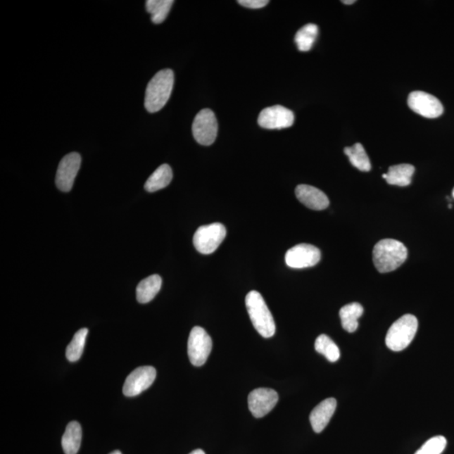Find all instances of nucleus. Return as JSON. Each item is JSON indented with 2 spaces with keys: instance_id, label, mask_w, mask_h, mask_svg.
Listing matches in <instances>:
<instances>
[{
  "instance_id": "nucleus-19",
  "label": "nucleus",
  "mask_w": 454,
  "mask_h": 454,
  "mask_svg": "<svg viewBox=\"0 0 454 454\" xmlns=\"http://www.w3.org/2000/svg\"><path fill=\"white\" fill-rule=\"evenodd\" d=\"M172 179V168L168 164H163L153 172L146 180L144 188L146 191L153 193L166 188Z\"/></svg>"
},
{
  "instance_id": "nucleus-29",
  "label": "nucleus",
  "mask_w": 454,
  "mask_h": 454,
  "mask_svg": "<svg viewBox=\"0 0 454 454\" xmlns=\"http://www.w3.org/2000/svg\"><path fill=\"white\" fill-rule=\"evenodd\" d=\"M343 3L345 4H352L355 3V0H350V1H346V0H344V1H343Z\"/></svg>"
},
{
  "instance_id": "nucleus-31",
  "label": "nucleus",
  "mask_w": 454,
  "mask_h": 454,
  "mask_svg": "<svg viewBox=\"0 0 454 454\" xmlns=\"http://www.w3.org/2000/svg\"><path fill=\"white\" fill-rule=\"evenodd\" d=\"M452 194H453V197L454 198V189H453V193H452Z\"/></svg>"
},
{
  "instance_id": "nucleus-27",
  "label": "nucleus",
  "mask_w": 454,
  "mask_h": 454,
  "mask_svg": "<svg viewBox=\"0 0 454 454\" xmlns=\"http://www.w3.org/2000/svg\"><path fill=\"white\" fill-rule=\"evenodd\" d=\"M270 1L267 0H240L241 6L249 8H261L265 7Z\"/></svg>"
},
{
  "instance_id": "nucleus-12",
  "label": "nucleus",
  "mask_w": 454,
  "mask_h": 454,
  "mask_svg": "<svg viewBox=\"0 0 454 454\" xmlns=\"http://www.w3.org/2000/svg\"><path fill=\"white\" fill-rule=\"evenodd\" d=\"M258 125L269 130H280L291 127L295 122V115L284 106L267 107L259 114Z\"/></svg>"
},
{
  "instance_id": "nucleus-1",
  "label": "nucleus",
  "mask_w": 454,
  "mask_h": 454,
  "mask_svg": "<svg viewBox=\"0 0 454 454\" xmlns=\"http://www.w3.org/2000/svg\"><path fill=\"white\" fill-rule=\"evenodd\" d=\"M175 75L171 69L156 73L146 89L145 108L149 113H156L165 106L174 88Z\"/></svg>"
},
{
  "instance_id": "nucleus-25",
  "label": "nucleus",
  "mask_w": 454,
  "mask_h": 454,
  "mask_svg": "<svg viewBox=\"0 0 454 454\" xmlns=\"http://www.w3.org/2000/svg\"><path fill=\"white\" fill-rule=\"evenodd\" d=\"M88 333L87 328H82V329L75 333L71 343L67 347L66 357L68 361L76 362L80 360L84 352L86 337H87Z\"/></svg>"
},
{
  "instance_id": "nucleus-30",
  "label": "nucleus",
  "mask_w": 454,
  "mask_h": 454,
  "mask_svg": "<svg viewBox=\"0 0 454 454\" xmlns=\"http://www.w3.org/2000/svg\"><path fill=\"white\" fill-rule=\"evenodd\" d=\"M109 454H122V453H121V452H120V451H119V450H115V451H113V452H111V453H109Z\"/></svg>"
},
{
  "instance_id": "nucleus-5",
  "label": "nucleus",
  "mask_w": 454,
  "mask_h": 454,
  "mask_svg": "<svg viewBox=\"0 0 454 454\" xmlns=\"http://www.w3.org/2000/svg\"><path fill=\"white\" fill-rule=\"evenodd\" d=\"M227 236V229L222 223H212L198 228L194 233V245L198 253L211 254L215 252Z\"/></svg>"
},
{
  "instance_id": "nucleus-15",
  "label": "nucleus",
  "mask_w": 454,
  "mask_h": 454,
  "mask_svg": "<svg viewBox=\"0 0 454 454\" xmlns=\"http://www.w3.org/2000/svg\"><path fill=\"white\" fill-rule=\"evenodd\" d=\"M336 408V401L334 398H328L313 409L310 413L311 427L317 434H320L329 423Z\"/></svg>"
},
{
  "instance_id": "nucleus-24",
  "label": "nucleus",
  "mask_w": 454,
  "mask_h": 454,
  "mask_svg": "<svg viewBox=\"0 0 454 454\" xmlns=\"http://www.w3.org/2000/svg\"><path fill=\"white\" fill-rule=\"evenodd\" d=\"M315 351L327 358L328 361L335 362L340 358V350L329 336L320 335L315 343Z\"/></svg>"
},
{
  "instance_id": "nucleus-21",
  "label": "nucleus",
  "mask_w": 454,
  "mask_h": 454,
  "mask_svg": "<svg viewBox=\"0 0 454 454\" xmlns=\"http://www.w3.org/2000/svg\"><path fill=\"white\" fill-rule=\"evenodd\" d=\"M344 153L348 156L350 163L353 167L362 172H369L371 170V163L369 156L360 144H354L344 149Z\"/></svg>"
},
{
  "instance_id": "nucleus-7",
  "label": "nucleus",
  "mask_w": 454,
  "mask_h": 454,
  "mask_svg": "<svg viewBox=\"0 0 454 454\" xmlns=\"http://www.w3.org/2000/svg\"><path fill=\"white\" fill-rule=\"evenodd\" d=\"M212 340L208 333L201 327H194L188 340V354L194 366L204 365L210 354Z\"/></svg>"
},
{
  "instance_id": "nucleus-9",
  "label": "nucleus",
  "mask_w": 454,
  "mask_h": 454,
  "mask_svg": "<svg viewBox=\"0 0 454 454\" xmlns=\"http://www.w3.org/2000/svg\"><path fill=\"white\" fill-rule=\"evenodd\" d=\"M408 106L415 113L426 118H438L443 113V106L439 99L423 91H414L410 93Z\"/></svg>"
},
{
  "instance_id": "nucleus-14",
  "label": "nucleus",
  "mask_w": 454,
  "mask_h": 454,
  "mask_svg": "<svg viewBox=\"0 0 454 454\" xmlns=\"http://www.w3.org/2000/svg\"><path fill=\"white\" fill-rule=\"evenodd\" d=\"M296 196L307 208L314 210H322L329 206V198L317 188L307 184L298 185Z\"/></svg>"
},
{
  "instance_id": "nucleus-8",
  "label": "nucleus",
  "mask_w": 454,
  "mask_h": 454,
  "mask_svg": "<svg viewBox=\"0 0 454 454\" xmlns=\"http://www.w3.org/2000/svg\"><path fill=\"white\" fill-rule=\"evenodd\" d=\"M321 257V251L317 246L301 244L287 251L285 263L292 269H305L317 265Z\"/></svg>"
},
{
  "instance_id": "nucleus-26",
  "label": "nucleus",
  "mask_w": 454,
  "mask_h": 454,
  "mask_svg": "<svg viewBox=\"0 0 454 454\" xmlns=\"http://www.w3.org/2000/svg\"><path fill=\"white\" fill-rule=\"evenodd\" d=\"M447 446V439L443 436H436L424 443L415 454H441Z\"/></svg>"
},
{
  "instance_id": "nucleus-16",
  "label": "nucleus",
  "mask_w": 454,
  "mask_h": 454,
  "mask_svg": "<svg viewBox=\"0 0 454 454\" xmlns=\"http://www.w3.org/2000/svg\"><path fill=\"white\" fill-rule=\"evenodd\" d=\"M415 168L410 164H398L389 168L388 172L382 175L389 184L405 187L412 183Z\"/></svg>"
},
{
  "instance_id": "nucleus-10",
  "label": "nucleus",
  "mask_w": 454,
  "mask_h": 454,
  "mask_svg": "<svg viewBox=\"0 0 454 454\" xmlns=\"http://www.w3.org/2000/svg\"><path fill=\"white\" fill-rule=\"evenodd\" d=\"M156 376H157V371L153 367H137L125 379L123 386L124 395L127 397L140 395L153 384Z\"/></svg>"
},
{
  "instance_id": "nucleus-4",
  "label": "nucleus",
  "mask_w": 454,
  "mask_h": 454,
  "mask_svg": "<svg viewBox=\"0 0 454 454\" xmlns=\"http://www.w3.org/2000/svg\"><path fill=\"white\" fill-rule=\"evenodd\" d=\"M418 329V321L413 315L406 314L393 323L387 332L386 343L393 352H401L412 343Z\"/></svg>"
},
{
  "instance_id": "nucleus-22",
  "label": "nucleus",
  "mask_w": 454,
  "mask_h": 454,
  "mask_svg": "<svg viewBox=\"0 0 454 454\" xmlns=\"http://www.w3.org/2000/svg\"><path fill=\"white\" fill-rule=\"evenodd\" d=\"M172 0H148L146 1V11L151 15L154 24H161L166 20L172 4Z\"/></svg>"
},
{
  "instance_id": "nucleus-20",
  "label": "nucleus",
  "mask_w": 454,
  "mask_h": 454,
  "mask_svg": "<svg viewBox=\"0 0 454 454\" xmlns=\"http://www.w3.org/2000/svg\"><path fill=\"white\" fill-rule=\"evenodd\" d=\"M362 313L363 308L360 303L354 302L344 305L339 313L343 329L350 333L357 331L358 319L362 317Z\"/></svg>"
},
{
  "instance_id": "nucleus-17",
  "label": "nucleus",
  "mask_w": 454,
  "mask_h": 454,
  "mask_svg": "<svg viewBox=\"0 0 454 454\" xmlns=\"http://www.w3.org/2000/svg\"><path fill=\"white\" fill-rule=\"evenodd\" d=\"M162 287V278L153 275L141 280L137 288V299L141 304H146L154 299Z\"/></svg>"
},
{
  "instance_id": "nucleus-18",
  "label": "nucleus",
  "mask_w": 454,
  "mask_h": 454,
  "mask_svg": "<svg viewBox=\"0 0 454 454\" xmlns=\"http://www.w3.org/2000/svg\"><path fill=\"white\" fill-rule=\"evenodd\" d=\"M82 440V427L77 422L68 424L62 439V446L65 454H77Z\"/></svg>"
},
{
  "instance_id": "nucleus-3",
  "label": "nucleus",
  "mask_w": 454,
  "mask_h": 454,
  "mask_svg": "<svg viewBox=\"0 0 454 454\" xmlns=\"http://www.w3.org/2000/svg\"><path fill=\"white\" fill-rule=\"evenodd\" d=\"M246 306L255 329L265 339L275 334L274 317L260 293L253 291L246 296Z\"/></svg>"
},
{
  "instance_id": "nucleus-11",
  "label": "nucleus",
  "mask_w": 454,
  "mask_h": 454,
  "mask_svg": "<svg viewBox=\"0 0 454 454\" xmlns=\"http://www.w3.org/2000/svg\"><path fill=\"white\" fill-rule=\"evenodd\" d=\"M81 161V156L77 153H69L61 160L56 175V185L61 191H70L80 171Z\"/></svg>"
},
{
  "instance_id": "nucleus-23",
  "label": "nucleus",
  "mask_w": 454,
  "mask_h": 454,
  "mask_svg": "<svg viewBox=\"0 0 454 454\" xmlns=\"http://www.w3.org/2000/svg\"><path fill=\"white\" fill-rule=\"evenodd\" d=\"M318 36V27L315 24H307L305 27L298 30L295 42L298 49L301 51H308L314 45Z\"/></svg>"
},
{
  "instance_id": "nucleus-28",
  "label": "nucleus",
  "mask_w": 454,
  "mask_h": 454,
  "mask_svg": "<svg viewBox=\"0 0 454 454\" xmlns=\"http://www.w3.org/2000/svg\"><path fill=\"white\" fill-rule=\"evenodd\" d=\"M189 454H206L204 451L201 450V449H196V450H194Z\"/></svg>"
},
{
  "instance_id": "nucleus-2",
  "label": "nucleus",
  "mask_w": 454,
  "mask_h": 454,
  "mask_svg": "<svg viewBox=\"0 0 454 454\" xmlns=\"http://www.w3.org/2000/svg\"><path fill=\"white\" fill-rule=\"evenodd\" d=\"M408 251L402 242L395 239H383L374 246L373 260L380 272L396 270L408 258Z\"/></svg>"
},
{
  "instance_id": "nucleus-6",
  "label": "nucleus",
  "mask_w": 454,
  "mask_h": 454,
  "mask_svg": "<svg viewBox=\"0 0 454 454\" xmlns=\"http://www.w3.org/2000/svg\"><path fill=\"white\" fill-rule=\"evenodd\" d=\"M194 139L198 144H213L218 133V122L213 111L204 109L198 112L192 125Z\"/></svg>"
},
{
  "instance_id": "nucleus-13",
  "label": "nucleus",
  "mask_w": 454,
  "mask_h": 454,
  "mask_svg": "<svg viewBox=\"0 0 454 454\" xmlns=\"http://www.w3.org/2000/svg\"><path fill=\"white\" fill-rule=\"evenodd\" d=\"M279 401V395L272 389L259 388L248 396V408L256 418H262L269 414Z\"/></svg>"
}]
</instances>
